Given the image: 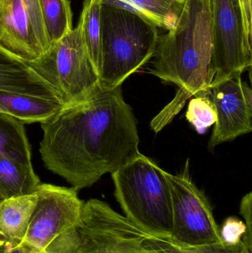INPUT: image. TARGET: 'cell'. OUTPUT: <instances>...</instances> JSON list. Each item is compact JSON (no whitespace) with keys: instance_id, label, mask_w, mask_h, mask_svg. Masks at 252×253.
I'll list each match as a JSON object with an SVG mask.
<instances>
[{"instance_id":"obj_7","label":"cell","mask_w":252,"mask_h":253,"mask_svg":"<svg viewBox=\"0 0 252 253\" xmlns=\"http://www.w3.org/2000/svg\"><path fill=\"white\" fill-rule=\"evenodd\" d=\"M164 174L170 187L173 213L169 238L185 246L223 242L210 201L191 178L189 160L179 173L165 171Z\"/></svg>"},{"instance_id":"obj_14","label":"cell","mask_w":252,"mask_h":253,"mask_svg":"<svg viewBox=\"0 0 252 253\" xmlns=\"http://www.w3.org/2000/svg\"><path fill=\"white\" fill-rule=\"evenodd\" d=\"M40 184L32 163L0 157V200L34 194Z\"/></svg>"},{"instance_id":"obj_8","label":"cell","mask_w":252,"mask_h":253,"mask_svg":"<svg viewBox=\"0 0 252 253\" xmlns=\"http://www.w3.org/2000/svg\"><path fill=\"white\" fill-rule=\"evenodd\" d=\"M36 194V204L22 242L41 253L76 227L84 202L72 187L41 183Z\"/></svg>"},{"instance_id":"obj_9","label":"cell","mask_w":252,"mask_h":253,"mask_svg":"<svg viewBox=\"0 0 252 253\" xmlns=\"http://www.w3.org/2000/svg\"><path fill=\"white\" fill-rule=\"evenodd\" d=\"M213 31L211 87L251 69L244 50L242 19L238 0H210Z\"/></svg>"},{"instance_id":"obj_25","label":"cell","mask_w":252,"mask_h":253,"mask_svg":"<svg viewBox=\"0 0 252 253\" xmlns=\"http://www.w3.org/2000/svg\"><path fill=\"white\" fill-rule=\"evenodd\" d=\"M252 193L250 192L243 197L240 205V213L245 220L247 227L241 240L244 253H252Z\"/></svg>"},{"instance_id":"obj_23","label":"cell","mask_w":252,"mask_h":253,"mask_svg":"<svg viewBox=\"0 0 252 253\" xmlns=\"http://www.w3.org/2000/svg\"><path fill=\"white\" fill-rule=\"evenodd\" d=\"M246 230L247 227L244 221L236 217H229L225 220L220 229L222 242L231 246L240 245Z\"/></svg>"},{"instance_id":"obj_12","label":"cell","mask_w":252,"mask_h":253,"mask_svg":"<svg viewBox=\"0 0 252 253\" xmlns=\"http://www.w3.org/2000/svg\"><path fill=\"white\" fill-rule=\"evenodd\" d=\"M0 92L62 102L59 92L24 62L0 47Z\"/></svg>"},{"instance_id":"obj_19","label":"cell","mask_w":252,"mask_h":253,"mask_svg":"<svg viewBox=\"0 0 252 253\" xmlns=\"http://www.w3.org/2000/svg\"><path fill=\"white\" fill-rule=\"evenodd\" d=\"M142 245L149 253H244L242 244L231 246L221 242L185 246L176 243L169 237H160L146 233Z\"/></svg>"},{"instance_id":"obj_10","label":"cell","mask_w":252,"mask_h":253,"mask_svg":"<svg viewBox=\"0 0 252 253\" xmlns=\"http://www.w3.org/2000/svg\"><path fill=\"white\" fill-rule=\"evenodd\" d=\"M209 97L217 112V121L208 143L213 150L252 130V90L241 76L210 87Z\"/></svg>"},{"instance_id":"obj_22","label":"cell","mask_w":252,"mask_h":253,"mask_svg":"<svg viewBox=\"0 0 252 253\" xmlns=\"http://www.w3.org/2000/svg\"><path fill=\"white\" fill-rule=\"evenodd\" d=\"M32 22L34 31L40 45L45 53L50 49V44L47 40V34L43 23L42 16L40 10L39 0H22Z\"/></svg>"},{"instance_id":"obj_1","label":"cell","mask_w":252,"mask_h":253,"mask_svg":"<svg viewBox=\"0 0 252 253\" xmlns=\"http://www.w3.org/2000/svg\"><path fill=\"white\" fill-rule=\"evenodd\" d=\"M41 126L44 166L78 191L141 153L136 118L121 86L101 87L81 100L63 105Z\"/></svg>"},{"instance_id":"obj_4","label":"cell","mask_w":252,"mask_h":253,"mask_svg":"<svg viewBox=\"0 0 252 253\" xmlns=\"http://www.w3.org/2000/svg\"><path fill=\"white\" fill-rule=\"evenodd\" d=\"M165 171L140 153L111 173L114 195L124 216L149 235L170 237L171 194Z\"/></svg>"},{"instance_id":"obj_3","label":"cell","mask_w":252,"mask_h":253,"mask_svg":"<svg viewBox=\"0 0 252 253\" xmlns=\"http://www.w3.org/2000/svg\"><path fill=\"white\" fill-rule=\"evenodd\" d=\"M102 59L99 78L103 88H116L153 56L158 27L128 10L102 4Z\"/></svg>"},{"instance_id":"obj_17","label":"cell","mask_w":252,"mask_h":253,"mask_svg":"<svg viewBox=\"0 0 252 253\" xmlns=\"http://www.w3.org/2000/svg\"><path fill=\"white\" fill-rule=\"evenodd\" d=\"M0 157L32 163L31 144L23 123L4 114H0Z\"/></svg>"},{"instance_id":"obj_20","label":"cell","mask_w":252,"mask_h":253,"mask_svg":"<svg viewBox=\"0 0 252 253\" xmlns=\"http://www.w3.org/2000/svg\"><path fill=\"white\" fill-rule=\"evenodd\" d=\"M101 1L102 0H100ZM144 18L161 29L170 31L181 14L185 0H126Z\"/></svg>"},{"instance_id":"obj_31","label":"cell","mask_w":252,"mask_h":253,"mask_svg":"<svg viewBox=\"0 0 252 253\" xmlns=\"http://www.w3.org/2000/svg\"><path fill=\"white\" fill-rule=\"evenodd\" d=\"M0 202H1V200H0Z\"/></svg>"},{"instance_id":"obj_21","label":"cell","mask_w":252,"mask_h":253,"mask_svg":"<svg viewBox=\"0 0 252 253\" xmlns=\"http://www.w3.org/2000/svg\"><path fill=\"white\" fill-rule=\"evenodd\" d=\"M208 93L193 96L186 113V120L200 134L204 133L217 121V112Z\"/></svg>"},{"instance_id":"obj_6","label":"cell","mask_w":252,"mask_h":253,"mask_svg":"<svg viewBox=\"0 0 252 253\" xmlns=\"http://www.w3.org/2000/svg\"><path fill=\"white\" fill-rule=\"evenodd\" d=\"M28 63L59 92L64 105L81 100L102 87L78 25L40 59Z\"/></svg>"},{"instance_id":"obj_18","label":"cell","mask_w":252,"mask_h":253,"mask_svg":"<svg viewBox=\"0 0 252 253\" xmlns=\"http://www.w3.org/2000/svg\"><path fill=\"white\" fill-rule=\"evenodd\" d=\"M44 29L50 46L73 30L69 0H39Z\"/></svg>"},{"instance_id":"obj_11","label":"cell","mask_w":252,"mask_h":253,"mask_svg":"<svg viewBox=\"0 0 252 253\" xmlns=\"http://www.w3.org/2000/svg\"><path fill=\"white\" fill-rule=\"evenodd\" d=\"M0 47L26 62L44 54L22 0H0Z\"/></svg>"},{"instance_id":"obj_5","label":"cell","mask_w":252,"mask_h":253,"mask_svg":"<svg viewBox=\"0 0 252 253\" xmlns=\"http://www.w3.org/2000/svg\"><path fill=\"white\" fill-rule=\"evenodd\" d=\"M146 232L107 202H84L75 228L53 242L46 253H149L142 247Z\"/></svg>"},{"instance_id":"obj_2","label":"cell","mask_w":252,"mask_h":253,"mask_svg":"<svg viewBox=\"0 0 252 253\" xmlns=\"http://www.w3.org/2000/svg\"><path fill=\"white\" fill-rule=\"evenodd\" d=\"M210 1L185 0L181 14L168 33L159 35L149 74L179 90L150 123L159 132L179 114L188 99L210 91L214 80Z\"/></svg>"},{"instance_id":"obj_29","label":"cell","mask_w":252,"mask_h":253,"mask_svg":"<svg viewBox=\"0 0 252 253\" xmlns=\"http://www.w3.org/2000/svg\"><path fill=\"white\" fill-rule=\"evenodd\" d=\"M206 1H210V0H206Z\"/></svg>"},{"instance_id":"obj_27","label":"cell","mask_w":252,"mask_h":253,"mask_svg":"<svg viewBox=\"0 0 252 253\" xmlns=\"http://www.w3.org/2000/svg\"><path fill=\"white\" fill-rule=\"evenodd\" d=\"M0 114H7V115H9L8 112H7V111H6V110L4 109L1 105H0Z\"/></svg>"},{"instance_id":"obj_26","label":"cell","mask_w":252,"mask_h":253,"mask_svg":"<svg viewBox=\"0 0 252 253\" xmlns=\"http://www.w3.org/2000/svg\"><path fill=\"white\" fill-rule=\"evenodd\" d=\"M33 250L34 249H32L31 247L28 246L24 242H22L20 245L14 247V248L6 250L0 253H31Z\"/></svg>"},{"instance_id":"obj_28","label":"cell","mask_w":252,"mask_h":253,"mask_svg":"<svg viewBox=\"0 0 252 253\" xmlns=\"http://www.w3.org/2000/svg\"><path fill=\"white\" fill-rule=\"evenodd\" d=\"M31 253H37L36 251H34V250H33V251H31Z\"/></svg>"},{"instance_id":"obj_30","label":"cell","mask_w":252,"mask_h":253,"mask_svg":"<svg viewBox=\"0 0 252 253\" xmlns=\"http://www.w3.org/2000/svg\"></svg>"},{"instance_id":"obj_24","label":"cell","mask_w":252,"mask_h":253,"mask_svg":"<svg viewBox=\"0 0 252 253\" xmlns=\"http://www.w3.org/2000/svg\"><path fill=\"white\" fill-rule=\"evenodd\" d=\"M238 2L242 19L244 50L252 61V0H238Z\"/></svg>"},{"instance_id":"obj_15","label":"cell","mask_w":252,"mask_h":253,"mask_svg":"<svg viewBox=\"0 0 252 253\" xmlns=\"http://www.w3.org/2000/svg\"><path fill=\"white\" fill-rule=\"evenodd\" d=\"M0 105L9 115L25 124L45 123L64 104L50 99L0 92Z\"/></svg>"},{"instance_id":"obj_13","label":"cell","mask_w":252,"mask_h":253,"mask_svg":"<svg viewBox=\"0 0 252 253\" xmlns=\"http://www.w3.org/2000/svg\"><path fill=\"white\" fill-rule=\"evenodd\" d=\"M36 201L35 193L0 202V253L23 242Z\"/></svg>"},{"instance_id":"obj_16","label":"cell","mask_w":252,"mask_h":253,"mask_svg":"<svg viewBox=\"0 0 252 253\" xmlns=\"http://www.w3.org/2000/svg\"><path fill=\"white\" fill-rule=\"evenodd\" d=\"M100 0H84L79 25L87 54L98 74H100L102 59Z\"/></svg>"}]
</instances>
